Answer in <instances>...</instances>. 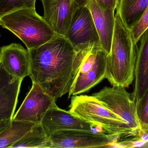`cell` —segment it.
<instances>
[{
    "mask_svg": "<svg viewBox=\"0 0 148 148\" xmlns=\"http://www.w3.org/2000/svg\"><path fill=\"white\" fill-rule=\"evenodd\" d=\"M28 51L29 76L32 82L40 85L56 100L69 93L76 54L71 42L65 36L57 34Z\"/></svg>",
    "mask_w": 148,
    "mask_h": 148,
    "instance_id": "6da1fadb",
    "label": "cell"
},
{
    "mask_svg": "<svg viewBox=\"0 0 148 148\" xmlns=\"http://www.w3.org/2000/svg\"><path fill=\"white\" fill-rule=\"evenodd\" d=\"M136 45L130 29L116 13L111 50L107 57L105 77L112 86L126 88L133 83Z\"/></svg>",
    "mask_w": 148,
    "mask_h": 148,
    "instance_id": "7a4b0ae2",
    "label": "cell"
},
{
    "mask_svg": "<svg viewBox=\"0 0 148 148\" xmlns=\"http://www.w3.org/2000/svg\"><path fill=\"white\" fill-rule=\"evenodd\" d=\"M69 97L88 92L105 79L108 54L100 42H89L76 50Z\"/></svg>",
    "mask_w": 148,
    "mask_h": 148,
    "instance_id": "3957f363",
    "label": "cell"
},
{
    "mask_svg": "<svg viewBox=\"0 0 148 148\" xmlns=\"http://www.w3.org/2000/svg\"><path fill=\"white\" fill-rule=\"evenodd\" d=\"M0 25L18 37L28 50L43 45L57 35L36 8L20 9L2 16Z\"/></svg>",
    "mask_w": 148,
    "mask_h": 148,
    "instance_id": "277c9868",
    "label": "cell"
},
{
    "mask_svg": "<svg viewBox=\"0 0 148 148\" xmlns=\"http://www.w3.org/2000/svg\"><path fill=\"white\" fill-rule=\"evenodd\" d=\"M69 111L94 127L102 128L108 134L120 138L137 136L120 116L93 96H74Z\"/></svg>",
    "mask_w": 148,
    "mask_h": 148,
    "instance_id": "5b68a950",
    "label": "cell"
},
{
    "mask_svg": "<svg viewBox=\"0 0 148 148\" xmlns=\"http://www.w3.org/2000/svg\"><path fill=\"white\" fill-rule=\"evenodd\" d=\"M92 96L122 118L137 136L140 135L141 130L136 112V103L133 98L131 99L125 87L116 86L105 87L93 94Z\"/></svg>",
    "mask_w": 148,
    "mask_h": 148,
    "instance_id": "8992f818",
    "label": "cell"
},
{
    "mask_svg": "<svg viewBox=\"0 0 148 148\" xmlns=\"http://www.w3.org/2000/svg\"><path fill=\"white\" fill-rule=\"evenodd\" d=\"M120 139L117 136L92 130H62L49 136L50 148L106 147Z\"/></svg>",
    "mask_w": 148,
    "mask_h": 148,
    "instance_id": "52a82bcc",
    "label": "cell"
},
{
    "mask_svg": "<svg viewBox=\"0 0 148 148\" xmlns=\"http://www.w3.org/2000/svg\"><path fill=\"white\" fill-rule=\"evenodd\" d=\"M44 17L57 34L66 36L76 10L87 0H40Z\"/></svg>",
    "mask_w": 148,
    "mask_h": 148,
    "instance_id": "ba28073f",
    "label": "cell"
},
{
    "mask_svg": "<svg viewBox=\"0 0 148 148\" xmlns=\"http://www.w3.org/2000/svg\"><path fill=\"white\" fill-rule=\"evenodd\" d=\"M56 101L40 85L33 83L32 88L13 120L31 122L36 124L41 123L47 111L56 104Z\"/></svg>",
    "mask_w": 148,
    "mask_h": 148,
    "instance_id": "9c48e42d",
    "label": "cell"
},
{
    "mask_svg": "<svg viewBox=\"0 0 148 148\" xmlns=\"http://www.w3.org/2000/svg\"><path fill=\"white\" fill-rule=\"evenodd\" d=\"M65 37L75 50L91 42H100L91 12L86 3L81 5L76 10Z\"/></svg>",
    "mask_w": 148,
    "mask_h": 148,
    "instance_id": "30bf717a",
    "label": "cell"
},
{
    "mask_svg": "<svg viewBox=\"0 0 148 148\" xmlns=\"http://www.w3.org/2000/svg\"><path fill=\"white\" fill-rule=\"evenodd\" d=\"M41 123L49 136L51 134L57 131L92 130V128L95 127L69 111L60 108L56 104L47 111Z\"/></svg>",
    "mask_w": 148,
    "mask_h": 148,
    "instance_id": "8fae6325",
    "label": "cell"
},
{
    "mask_svg": "<svg viewBox=\"0 0 148 148\" xmlns=\"http://www.w3.org/2000/svg\"><path fill=\"white\" fill-rule=\"evenodd\" d=\"M0 63L8 73L16 78L23 80L30 74L28 50L19 43H10L1 48Z\"/></svg>",
    "mask_w": 148,
    "mask_h": 148,
    "instance_id": "7c38bea8",
    "label": "cell"
},
{
    "mask_svg": "<svg viewBox=\"0 0 148 148\" xmlns=\"http://www.w3.org/2000/svg\"><path fill=\"white\" fill-rule=\"evenodd\" d=\"M22 81L10 74L0 63V120H13Z\"/></svg>",
    "mask_w": 148,
    "mask_h": 148,
    "instance_id": "4fadbf2b",
    "label": "cell"
},
{
    "mask_svg": "<svg viewBox=\"0 0 148 148\" xmlns=\"http://www.w3.org/2000/svg\"><path fill=\"white\" fill-rule=\"evenodd\" d=\"M86 5L91 12L101 45L108 55L114 29L115 10L103 8L94 0H87Z\"/></svg>",
    "mask_w": 148,
    "mask_h": 148,
    "instance_id": "5bb4252c",
    "label": "cell"
},
{
    "mask_svg": "<svg viewBox=\"0 0 148 148\" xmlns=\"http://www.w3.org/2000/svg\"><path fill=\"white\" fill-rule=\"evenodd\" d=\"M138 43L135 66V83L132 98L136 103L148 89V29L143 34Z\"/></svg>",
    "mask_w": 148,
    "mask_h": 148,
    "instance_id": "9a60e30c",
    "label": "cell"
},
{
    "mask_svg": "<svg viewBox=\"0 0 148 148\" xmlns=\"http://www.w3.org/2000/svg\"><path fill=\"white\" fill-rule=\"evenodd\" d=\"M148 6V0H117L116 13L130 29Z\"/></svg>",
    "mask_w": 148,
    "mask_h": 148,
    "instance_id": "2e32d148",
    "label": "cell"
},
{
    "mask_svg": "<svg viewBox=\"0 0 148 148\" xmlns=\"http://www.w3.org/2000/svg\"><path fill=\"white\" fill-rule=\"evenodd\" d=\"M50 147L49 136L40 123L35 124L11 148H50Z\"/></svg>",
    "mask_w": 148,
    "mask_h": 148,
    "instance_id": "e0dca14e",
    "label": "cell"
},
{
    "mask_svg": "<svg viewBox=\"0 0 148 148\" xmlns=\"http://www.w3.org/2000/svg\"><path fill=\"white\" fill-rule=\"evenodd\" d=\"M36 123L12 120L10 125L0 133V148H11Z\"/></svg>",
    "mask_w": 148,
    "mask_h": 148,
    "instance_id": "ac0fdd59",
    "label": "cell"
},
{
    "mask_svg": "<svg viewBox=\"0 0 148 148\" xmlns=\"http://www.w3.org/2000/svg\"><path fill=\"white\" fill-rule=\"evenodd\" d=\"M36 0H0V17L20 9L36 8Z\"/></svg>",
    "mask_w": 148,
    "mask_h": 148,
    "instance_id": "d6986e66",
    "label": "cell"
},
{
    "mask_svg": "<svg viewBox=\"0 0 148 148\" xmlns=\"http://www.w3.org/2000/svg\"><path fill=\"white\" fill-rule=\"evenodd\" d=\"M136 112L141 133H148V89L136 103Z\"/></svg>",
    "mask_w": 148,
    "mask_h": 148,
    "instance_id": "ffe728a7",
    "label": "cell"
},
{
    "mask_svg": "<svg viewBox=\"0 0 148 148\" xmlns=\"http://www.w3.org/2000/svg\"><path fill=\"white\" fill-rule=\"evenodd\" d=\"M148 29V6L137 21L130 28L134 41L137 44L143 34Z\"/></svg>",
    "mask_w": 148,
    "mask_h": 148,
    "instance_id": "44dd1931",
    "label": "cell"
},
{
    "mask_svg": "<svg viewBox=\"0 0 148 148\" xmlns=\"http://www.w3.org/2000/svg\"><path fill=\"white\" fill-rule=\"evenodd\" d=\"M103 8H111L116 10L117 0H94Z\"/></svg>",
    "mask_w": 148,
    "mask_h": 148,
    "instance_id": "7402d4cb",
    "label": "cell"
},
{
    "mask_svg": "<svg viewBox=\"0 0 148 148\" xmlns=\"http://www.w3.org/2000/svg\"><path fill=\"white\" fill-rule=\"evenodd\" d=\"M12 120H0V133L7 128L11 123Z\"/></svg>",
    "mask_w": 148,
    "mask_h": 148,
    "instance_id": "603a6c76",
    "label": "cell"
},
{
    "mask_svg": "<svg viewBox=\"0 0 148 148\" xmlns=\"http://www.w3.org/2000/svg\"><path fill=\"white\" fill-rule=\"evenodd\" d=\"M0 26H1V25H0Z\"/></svg>",
    "mask_w": 148,
    "mask_h": 148,
    "instance_id": "cb8c5ba5",
    "label": "cell"
}]
</instances>
